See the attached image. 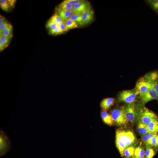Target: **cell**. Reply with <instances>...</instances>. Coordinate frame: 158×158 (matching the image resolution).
<instances>
[{
  "mask_svg": "<svg viewBox=\"0 0 158 158\" xmlns=\"http://www.w3.org/2000/svg\"><path fill=\"white\" fill-rule=\"evenodd\" d=\"M158 82V71L147 73L140 78L136 82L134 88L139 95L146 92Z\"/></svg>",
  "mask_w": 158,
  "mask_h": 158,
  "instance_id": "cell-1",
  "label": "cell"
},
{
  "mask_svg": "<svg viewBox=\"0 0 158 158\" xmlns=\"http://www.w3.org/2000/svg\"><path fill=\"white\" fill-rule=\"evenodd\" d=\"M134 133L130 130H118L116 132V146L121 156H123V152L127 147L130 146L135 141Z\"/></svg>",
  "mask_w": 158,
  "mask_h": 158,
  "instance_id": "cell-2",
  "label": "cell"
},
{
  "mask_svg": "<svg viewBox=\"0 0 158 158\" xmlns=\"http://www.w3.org/2000/svg\"><path fill=\"white\" fill-rule=\"evenodd\" d=\"M139 95L135 89L123 91L120 92L117 97L118 102H123L131 104L137 100Z\"/></svg>",
  "mask_w": 158,
  "mask_h": 158,
  "instance_id": "cell-3",
  "label": "cell"
},
{
  "mask_svg": "<svg viewBox=\"0 0 158 158\" xmlns=\"http://www.w3.org/2000/svg\"><path fill=\"white\" fill-rule=\"evenodd\" d=\"M157 118L155 113L145 107L140 110L138 121L144 124L147 125Z\"/></svg>",
  "mask_w": 158,
  "mask_h": 158,
  "instance_id": "cell-4",
  "label": "cell"
},
{
  "mask_svg": "<svg viewBox=\"0 0 158 158\" xmlns=\"http://www.w3.org/2000/svg\"><path fill=\"white\" fill-rule=\"evenodd\" d=\"M110 114L114 123L117 126H123L128 121L122 107L113 109L111 111Z\"/></svg>",
  "mask_w": 158,
  "mask_h": 158,
  "instance_id": "cell-5",
  "label": "cell"
},
{
  "mask_svg": "<svg viewBox=\"0 0 158 158\" xmlns=\"http://www.w3.org/2000/svg\"><path fill=\"white\" fill-rule=\"evenodd\" d=\"M122 108L128 121L134 123L138 117L140 110L137 111L135 107L132 104H128Z\"/></svg>",
  "mask_w": 158,
  "mask_h": 158,
  "instance_id": "cell-6",
  "label": "cell"
},
{
  "mask_svg": "<svg viewBox=\"0 0 158 158\" xmlns=\"http://www.w3.org/2000/svg\"><path fill=\"white\" fill-rule=\"evenodd\" d=\"M0 155L5 154L10 148L11 142L9 136L2 129H0Z\"/></svg>",
  "mask_w": 158,
  "mask_h": 158,
  "instance_id": "cell-7",
  "label": "cell"
},
{
  "mask_svg": "<svg viewBox=\"0 0 158 158\" xmlns=\"http://www.w3.org/2000/svg\"><path fill=\"white\" fill-rule=\"evenodd\" d=\"M155 85L146 92L139 95L140 99V102L141 104H144L154 99L158 101V95L154 89Z\"/></svg>",
  "mask_w": 158,
  "mask_h": 158,
  "instance_id": "cell-8",
  "label": "cell"
},
{
  "mask_svg": "<svg viewBox=\"0 0 158 158\" xmlns=\"http://www.w3.org/2000/svg\"><path fill=\"white\" fill-rule=\"evenodd\" d=\"M90 8L91 6L89 2L83 0L78 4L73 6L71 11L73 14H81L85 11Z\"/></svg>",
  "mask_w": 158,
  "mask_h": 158,
  "instance_id": "cell-9",
  "label": "cell"
},
{
  "mask_svg": "<svg viewBox=\"0 0 158 158\" xmlns=\"http://www.w3.org/2000/svg\"><path fill=\"white\" fill-rule=\"evenodd\" d=\"M81 15L83 25L91 23L94 18V12L91 8L85 11Z\"/></svg>",
  "mask_w": 158,
  "mask_h": 158,
  "instance_id": "cell-10",
  "label": "cell"
},
{
  "mask_svg": "<svg viewBox=\"0 0 158 158\" xmlns=\"http://www.w3.org/2000/svg\"><path fill=\"white\" fill-rule=\"evenodd\" d=\"M115 101V99L113 98H104L100 102V107L103 110L106 111L114 104Z\"/></svg>",
  "mask_w": 158,
  "mask_h": 158,
  "instance_id": "cell-11",
  "label": "cell"
},
{
  "mask_svg": "<svg viewBox=\"0 0 158 158\" xmlns=\"http://www.w3.org/2000/svg\"><path fill=\"white\" fill-rule=\"evenodd\" d=\"M56 13L60 17L64 22L69 19L73 14L71 10H61L57 8Z\"/></svg>",
  "mask_w": 158,
  "mask_h": 158,
  "instance_id": "cell-12",
  "label": "cell"
},
{
  "mask_svg": "<svg viewBox=\"0 0 158 158\" xmlns=\"http://www.w3.org/2000/svg\"><path fill=\"white\" fill-rule=\"evenodd\" d=\"M101 116L105 123L109 126L114 123L111 115L106 111L103 110L101 113Z\"/></svg>",
  "mask_w": 158,
  "mask_h": 158,
  "instance_id": "cell-13",
  "label": "cell"
},
{
  "mask_svg": "<svg viewBox=\"0 0 158 158\" xmlns=\"http://www.w3.org/2000/svg\"><path fill=\"white\" fill-rule=\"evenodd\" d=\"M146 125L150 133L158 134V118Z\"/></svg>",
  "mask_w": 158,
  "mask_h": 158,
  "instance_id": "cell-14",
  "label": "cell"
},
{
  "mask_svg": "<svg viewBox=\"0 0 158 158\" xmlns=\"http://www.w3.org/2000/svg\"><path fill=\"white\" fill-rule=\"evenodd\" d=\"M156 149H158V134H156L145 144Z\"/></svg>",
  "mask_w": 158,
  "mask_h": 158,
  "instance_id": "cell-15",
  "label": "cell"
},
{
  "mask_svg": "<svg viewBox=\"0 0 158 158\" xmlns=\"http://www.w3.org/2000/svg\"><path fill=\"white\" fill-rule=\"evenodd\" d=\"M0 5L1 8L4 11H7L10 7L13 6L14 3V0H1Z\"/></svg>",
  "mask_w": 158,
  "mask_h": 158,
  "instance_id": "cell-16",
  "label": "cell"
},
{
  "mask_svg": "<svg viewBox=\"0 0 158 158\" xmlns=\"http://www.w3.org/2000/svg\"><path fill=\"white\" fill-rule=\"evenodd\" d=\"M138 131L140 135H144L150 133L147 127V125L138 121Z\"/></svg>",
  "mask_w": 158,
  "mask_h": 158,
  "instance_id": "cell-17",
  "label": "cell"
},
{
  "mask_svg": "<svg viewBox=\"0 0 158 158\" xmlns=\"http://www.w3.org/2000/svg\"><path fill=\"white\" fill-rule=\"evenodd\" d=\"M145 1L154 11L158 14V0H147Z\"/></svg>",
  "mask_w": 158,
  "mask_h": 158,
  "instance_id": "cell-18",
  "label": "cell"
},
{
  "mask_svg": "<svg viewBox=\"0 0 158 158\" xmlns=\"http://www.w3.org/2000/svg\"><path fill=\"white\" fill-rule=\"evenodd\" d=\"M157 150L149 146H146L145 151V156L146 158H152L155 154Z\"/></svg>",
  "mask_w": 158,
  "mask_h": 158,
  "instance_id": "cell-19",
  "label": "cell"
},
{
  "mask_svg": "<svg viewBox=\"0 0 158 158\" xmlns=\"http://www.w3.org/2000/svg\"><path fill=\"white\" fill-rule=\"evenodd\" d=\"M73 6V5L67 2L66 0L60 4L57 8L61 10H71Z\"/></svg>",
  "mask_w": 158,
  "mask_h": 158,
  "instance_id": "cell-20",
  "label": "cell"
},
{
  "mask_svg": "<svg viewBox=\"0 0 158 158\" xmlns=\"http://www.w3.org/2000/svg\"><path fill=\"white\" fill-rule=\"evenodd\" d=\"M69 18L75 22L78 25H83L82 18L81 14H73Z\"/></svg>",
  "mask_w": 158,
  "mask_h": 158,
  "instance_id": "cell-21",
  "label": "cell"
},
{
  "mask_svg": "<svg viewBox=\"0 0 158 158\" xmlns=\"http://www.w3.org/2000/svg\"><path fill=\"white\" fill-rule=\"evenodd\" d=\"M135 148L133 147L130 146L126 148L123 152V156L129 158L134 156V155Z\"/></svg>",
  "mask_w": 158,
  "mask_h": 158,
  "instance_id": "cell-22",
  "label": "cell"
},
{
  "mask_svg": "<svg viewBox=\"0 0 158 158\" xmlns=\"http://www.w3.org/2000/svg\"><path fill=\"white\" fill-rule=\"evenodd\" d=\"M134 155L140 157H144L145 156V151L143 147L139 146L135 149Z\"/></svg>",
  "mask_w": 158,
  "mask_h": 158,
  "instance_id": "cell-23",
  "label": "cell"
},
{
  "mask_svg": "<svg viewBox=\"0 0 158 158\" xmlns=\"http://www.w3.org/2000/svg\"><path fill=\"white\" fill-rule=\"evenodd\" d=\"M64 22L68 30L75 28L78 27V24L75 22L70 18L68 19Z\"/></svg>",
  "mask_w": 158,
  "mask_h": 158,
  "instance_id": "cell-24",
  "label": "cell"
},
{
  "mask_svg": "<svg viewBox=\"0 0 158 158\" xmlns=\"http://www.w3.org/2000/svg\"><path fill=\"white\" fill-rule=\"evenodd\" d=\"M12 26L10 24L2 33L0 34H2L3 35L7 37H12Z\"/></svg>",
  "mask_w": 158,
  "mask_h": 158,
  "instance_id": "cell-25",
  "label": "cell"
},
{
  "mask_svg": "<svg viewBox=\"0 0 158 158\" xmlns=\"http://www.w3.org/2000/svg\"><path fill=\"white\" fill-rule=\"evenodd\" d=\"M156 134L157 133H148L144 135H140L141 140L142 142L145 144L149 140Z\"/></svg>",
  "mask_w": 158,
  "mask_h": 158,
  "instance_id": "cell-26",
  "label": "cell"
},
{
  "mask_svg": "<svg viewBox=\"0 0 158 158\" xmlns=\"http://www.w3.org/2000/svg\"><path fill=\"white\" fill-rule=\"evenodd\" d=\"M11 37H6L2 34H0V41L6 47V46H7L9 43Z\"/></svg>",
  "mask_w": 158,
  "mask_h": 158,
  "instance_id": "cell-27",
  "label": "cell"
},
{
  "mask_svg": "<svg viewBox=\"0 0 158 158\" xmlns=\"http://www.w3.org/2000/svg\"><path fill=\"white\" fill-rule=\"evenodd\" d=\"M50 19L57 25L63 22L60 17L56 13Z\"/></svg>",
  "mask_w": 158,
  "mask_h": 158,
  "instance_id": "cell-28",
  "label": "cell"
},
{
  "mask_svg": "<svg viewBox=\"0 0 158 158\" xmlns=\"http://www.w3.org/2000/svg\"><path fill=\"white\" fill-rule=\"evenodd\" d=\"M49 33L51 35H58L62 33L63 32L57 26L54 28L49 29Z\"/></svg>",
  "mask_w": 158,
  "mask_h": 158,
  "instance_id": "cell-29",
  "label": "cell"
},
{
  "mask_svg": "<svg viewBox=\"0 0 158 158\" xmlns=\"http://www.w3.org/2000/svg\"><path fill=\"white\" fill-rule=\"evenodd\" d=\"M10 24L8 22L5 20L3 23L0 25V34H1L9 26Z\"/></svg>",
  "mask_w": 158,
  "mask_h": 158,
  "instance_id": "cell-30",
  "label": "cell"
},
{
  "mask_svg": "<svg viewBox=\"0 0 158 158\" xmlns=\"http://www.w3.org/2000/svg\"><path fill=\"white\" fill-rule=\"evenodd\" d=\"M58 25L49 19L47 22L46 27L49 29L52 28L57 26Z\"/></svg>",
  "mask_w": 158,
  "mask_h": 158,
  "instance_id": "cell-31",
  "label": "cell"
},
{
  "mask_svg": "<svg viewBox=\"0 0 158 158\" xmlns=\"http://www.w3.org/2000/svg\"><path fill=\"white\" fill-rule=\"evenodd\" d=\"M58 27L63 33L68 30L64 22H63L58 25Z\"/></svg>",
  "mask_w": 158,
  "mask_h": 158,
  "instance_id": "cell-32",
  "label": "cell"
},
{
  "mask_svg": "<svg viewBox=\"0 0 158 158\" xmlns=\"http://www.w3.org/2000/svg\"><path fill=\"white\" fill-rule=\"evenodd\" d=\"M83 0H66V1L73 6L76 5L82 2Z\"/></svg>",
  "mask_w": 158,
  "mask_h": 158,
  "instance_id": "cell-33",
  "label": "cell"
},
{
  "mask_svg": "<svg viewBox=\"0 0 158 158\" xmlns=\"http://www.w3.org/2000/svg\"><path fill=\"white\" fill-rule=\"evenodd\" d=\"M4 17L1 15H0V25L3 23L5 21Z\"/></svg>",
  "mask_w": 158,
  "mask_h": 158,
  "instance_id": "cell-34",
  "label": "cell"
},
{
  "mask_svg": "<svg viewBox=\"0 0 158 158\" xmlns=\"http://www.w3.org/2000/svg\"><path fill=\"white\" fill-rule=\"evenodd\" d=\"M6 47L5 46H4L1 42L0 41V51H2Z\"/></svg>",
  "mask_w": 158,
  "mask_h": 158,
  "instance_id": "cell-35",
  "label": "cell"
},
{
  "mask_svg": "<svg viewBox=\"0 0 158 158\" xmlns=\"http://www.w3.org/2000/svg\"><path fill=\"white\" fill-rule=\"evenodd\" d=\"M155 90L158 96V82L155 86L154 87Z\"/></svg>",
  "mask_w": 158,
  "mask_h": 158,
  "instance_id": "cell-36",
  "label": "cell"
},
{
  "mask_svg": "<svg viewBox=\"0 0 158 158\" xmlns=\"http://www.w3.org/2000/svg\"><path fill=\"white\" fill-rule=\"evenodd\" d=\"M132 158H146L145 157H140L137 156H135L134 157H133Z\"/></svg>",
  "mask_w": 158,
  "mask_h": 158,
  "instance_id": "cell-37",
  "label": "cell"
}]
</instances>
